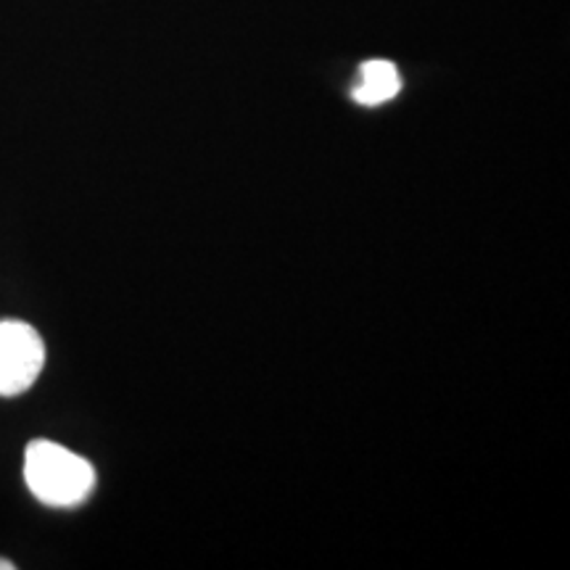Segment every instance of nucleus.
Wrapping results in <instances>:
<instances>
[{
	"mask_svg": "<svg viewBox=\"0 0 570 570\" xmlns=\"http://www.w3.org/2000/svg\"><path fill=\"white\" fill-rule=\"evenodd\" d=\"M24 481L42 504L69 510L92 494L96 470L71 449L40 439L24 452Z\"/></svg>",
	"mask_w": 570,
	"mask_h": 570,
	"instance_id": "f257e3e1",
	"label": "nucleus"
},
{
	"mask_svg": "<svg viewBox=\"0 0 570 570\" xmlns=\"http://www.w3.org/2000/svg\"><path fill=\"white\" fill-rule=\"evenodd\" d=\"M46 365V344L32 325L0 320V396L24 394Z\"/></svg>",
	"mask_w": 570,
	"mask_h": 570,
	"instance_id": "f03ea898",
	"label": "nucleus"
},
{
	"mask_svg": "<svg viewBox=\"0 0 570 570\" xmlns=\"http://www.w3.org/2000/svg\"><path fill=\"white\" fill-rule=\"evenodd\" d=\"M402 90V77L399 69L386 59L365 61L360 67V80H356L352 98L360 106H383Z\"/></svg>",
	"mask_w": 570,
	"mask_h": 570,
	"instance_id": "7ed1b4c3",
	"label": "nucleus"
},
{
	"mask_svg": "<svg viewBox=\"0 0 570 570\" xmlns=\"http://www.w3.org/2000/svg\"><path fill=\"white\" fill-rule=\"evenodd\" d=\"M0 570H13L11 560H0Z\"/></svg>",
	"mask_w": 570,
	"mask_h": 570,
	"instance_id": "20e7f679",
	"label": "nucleus"
}]
</instances>
